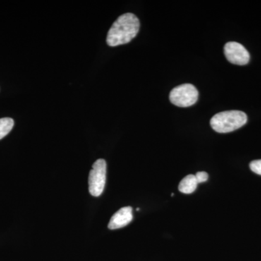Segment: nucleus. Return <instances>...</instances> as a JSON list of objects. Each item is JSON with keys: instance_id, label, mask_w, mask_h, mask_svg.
<instances>
[{"instance_id": "obj_3", "label": "nucleus", "mask_w": 261, "mask_h": 261, "mask_svg": "<svg viewBox=\"0 0 261 261\" xmlns=\"http://www.w3.org/2000/svg\"><path fill=\"white\" fill-rule=\"evenodd\" d=\"M198 91L191 84H184L175 87L170 93L169 99L174 106L187 108L193 106L198 99Z\"/></svg>"}, {"instance_id": "obj_5", "label": "nucleus", "mask_w": 261, "mask_h": 261, "mask_svg": "<svg viewBox=\"0 0 261 261\" xmlns=\"http://www.w3.org/2000/svg\"><path fill=\"white\" fill-rule=\"evenodd\" d=\"M224 54L226 59L232 64L245 65L250 61V54L246 48L238 42H230L224 46Z\"/></svg>"}, {"instance_id": "obj_4", "label": "nucleus", "mask_w": 261, "mask_h": 261, "mask_svg": "<svg viewBox=\"0 0 261 261\" xmlns=\"http://www.w3.org/2000/svg\"><path fill=\"white\" fill-rule=\"evenodd\" d=\"M107 164L106 161L99 159L94 162L89 176V191L94 197L102 195L106 186Z\"/></svg>"}, {"instance_id": "obj_7", "label": "nucleus", "mask_w": 261, "mask_h": 261, "mask_svg": "<svg viewBox=\"0 0 261 261\" xmlns=\"http://www.w3.org/2000/svg\"><path fill=\"white\" fill-rule=\"evenodd\" d=\"M197 183L195 175H188L185 176L178 185V190L184 194H192L197 189Z\"/></svg>"}, {"instance_id": "obj_1", "label": "nucleus", "mask_w": 261, "mask_h": 261, "mask_svg": "<svg viewBox=\"0 0 261 261\" xmlns=\"http://www.w3.org/2000/svg\"><path fill=\"white\" fill-rule=\"evenodd\" d=\"M140 20L133 13H125L118 17L110 29L107 43L111 47L130 42L138 34Z\"/></svg>"}, {"instance_id": "obj_2", "label": "nucleus", "mask_w": 261, "mask_h": 261, "mask_svg": "<svg viewBox=\"0 0 261 261\" xmlns=\"http://www.w3.org/2000/svg\"><path fill=\"white\" fill-rule=\"evenodd\" d=\"M247 121V115L243 111H224L211 118V126L218 133H229L243 127Z\"/></svg>"}, {"instance_id": "obj_8", "label": "nucleus", "mask_w": 261, "mask_h": 261, "mask_svg": "<svg viewBox=\"0 0 261 261\" xmlns=\"http://www.w3.org/2000/svg\"><path fill=\"white\" fill-rule=\"evenodd\" d=\"M14 126V121L10 118H0V140L10 133Z\"/></svg>"}, {"instance_id": "obj_9", "label": "nucleus", "mask_w": 261, "mask_h": 261, "mask_svg": "<svg viewBox=\"0 0 261 261\" xmlns=\"http://www.w3.org/2000/svg\"><path fill=\"white\" fill-rule=\"evenodd\" d=\"M250 168L252 172L261 176V160H255V161H252L250 164Z\"/></svg>"}, {"instance_id": "obj_10", "label": "nucleus", "mask_w": 261, "mask_h": 261, "mask_svg": "<svg viewBox=\"0 0 261 261\" xmlns=\"http://www.w3.org/2000/svg\"><path fill=\"white\" fill-rule=\"evenodd\" d=\"M195 177L197 183H203V182L207 181L208 179V174L205 171H200V172L196 173Z\"/></svg>"}, {"instance_id": "obj_6", "label": "nucleus", "mask_w": 261, "mask_h": 261, "mask_svg": "<svg viewBox=\"0 0 261 261\" xmlns=\"http://www.w3.org/2000/svg\"><path fill=\"white\" fill-rule=\"evenodd\" d=\"M132 220H133L132 207L130 206L122 207L113 215L108 224V228L110 229L114 230L124 227L132 222Z\"/></svg>"}]
</instances>
